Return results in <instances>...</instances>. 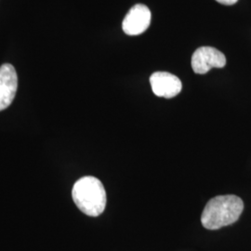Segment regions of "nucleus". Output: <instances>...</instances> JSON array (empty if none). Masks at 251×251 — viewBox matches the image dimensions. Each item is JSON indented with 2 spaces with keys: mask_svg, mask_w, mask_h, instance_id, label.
Masks as SVG:
<instances>
[{
  "mask_svg": "<svg viewBox=\"0 0 251 251\" xmlns=\"http://www.w3.org/2000/svg\"><path fill=\"white\" fill-rule=\"evenodd\" d=\"M151 11L143 4L133 6L126 15L122 24L124 33L127 36H139L144 33L151 24Z\"/></svg>",
  "mask_w": 251,
  "mask_h": 251,
  "instance_id": "nucleus-4",
  "label": "nucleus"
},
{
  "mask_svg": "<svg viewBox=\"0 0 251 251\" xmlns=\"http://www.w3.org/2000/svg\"><path fill=\"white\" fill-rule=\"evenodd\" d=\"M217 2L223 4V5H226V6H232L234 5L238 0H216Z\"/></svg>",
  "mask_w": 251,
  "mask_h": 251,
  "instance_id": "nucleus-7",
  "label": "nucleus"
},
{
  "mask_svg": "<svg viewBox=\"0 0 251 251\" xmlns=\"http://www.w3.org/2000/svg\"><path fill=\"white\" fill-rule=\"evenodd\" d=\"M225 65V54L212 47H201L192 56L193 71L198 75H205L212 68H224Z\"/></svg>",
  "mask_w": 251,
  "mask_h": 251,
  "instance_id": "nucleus-3",
  "label": "nucleus"
},
{
  "mask_svg": "<svg viewBox=\"0 0 251 251\" xmlns=\"http://www.w3.org/2000/svg\"><path fill=\"white\" fill-rule=\"evenodd\" d=\"M243 209L241 198L233 195L219 196L207 202L201 215V223L206 229L218 230L237 222Z\"/></svg>",
  "mask_w": 251,
  "mask_h": 251,
  "instance_id": "nucleus-1",
  "label": "nucleus"
},
{
  "mask_svg": "<svg viewBox=\"0 0 251 251\" xmlns=\"http://www.w3.org/2000/svg\"><path fill=\"white\" fill-rule=\"evenodd\" d=\"M18 89V76L15 68L5 63L0 67V112L12 103Z\"/></svg>",
  "mask_w": 251,
  "mask_h": 251,
  "instance_id": "nucleus-5",
  "label": "nucleus"
},
{
  "mask_svg": "<svg viewBox=\"0 0 251 251\" xmlns=\"http://www.w3.org/2000/svg\"><path fill=\"white\" fill-rule=\"evenodd\" d=\"M152 92L157 97L171 99L177 96L182 89L179 77L168 72H155L150 77Z\"/></svg>",
  "mask_w": 251,
  "mask_h": 251,
  "instance_id": "nucleus-6",
  "label": "nucleus"
},
{
  "mask_svg": "<svg viewBox=\"0 0 251 251\" xmlns=\"http://www.w3.org/2000/svg\"><path fill=\"white\" fill-rule=\"evenodd\" d=\"M72 198L79 210L90 217L100 215L106 206V192L103 184L92 176L83 177L74 184Z\"/></svg>",
  "mask_w": 251,
  "mask_h": 251,
  "instance_id": "nucleus-2",
  "label": "nucleus"
}]
</instances>
